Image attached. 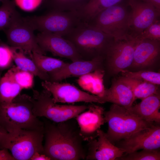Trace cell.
Instances as JSON below:
<instances>
[{"label": "cell", "mask_w": 160, "mask_h": 160, "mask_svg": "<svg viewBox=\"0 0 160 160\" xmlns=\"http://www.w3.org/2000/svg\"><path fill=\"white\" fill-rule=\"evenodd\" d=\"M131 7L130 36L135 38L156 20L160 12L152 5L140 0H128Z\"/></svg>", "instance_id": "cell-14"}, {"label": "cell", "mask_w": 160, "mask_h": 160, "mask_svg": "<svg viewBox=\"0 0 160 160\" xmlns=\"http://www.w3.org/2000/svg\"><path fill=\"white\" fill-rule=\"evenodd\" d=\"M103 56H99L92 60H78L67 63L49 76V81L60 82L70 77H79L96 70L102 68Z\"/></svg>", "instance_id": "cell-17"}, {"label": "cell", "mask_w": 160, "mask_h": 160, "mask_svg": "<svg viewBox=\"0 0 160 160\" xmlns=\"http://www.w3.org/2000/svg\"><path fill=\"white\" fill-rule=\"evenodd\" d=\"M36 37L38 45L46 52H49L72 62L83 60L72 44L63 37L44 32H40Z\"/></svg>", "instance_id": "cell-13"}, {"label": "cell", "mask_w": 160, "mask_h": 160, "mask_svg": "<svg viewBox=\"0 0 160 160\" xmlns=\"http://www.w3.org/2000/svg\"><path fill=\"white\" fill-rule=\"evenodd\" d=\"M33 97L19 94L10 103L0 104V130L10 132L19 129L44 130L43 121L33 112Z\"/></svg>", "instance_id": "cell-2"}, {"label": "cell", "mask_w": 160, "mask_h": 160, "mask_svg": "<svg viewBox=\"0 0 160 160\" xmlns=\"http://www.w3.org/2000/svg\"><path fill=\"white\" fill-rule=\"evenodd\" d=\"M139 40L130 36L127 39L113 40L103 55L108 71L116 74L131 66Z\"/></svg>", "instance_id": "cell-9"}, {"label": "cell", "mask_w": 160, "mask_h": 160, "mask_svg": "<svg viewBox=\"0 0 160 160\" xmlns=\"http://www.w3.org/2000/svg\"><path fill=\"white\" fill-rule=\"evenodd\" d=\"M41 84L44 89L51 94L55 103H105L102 97L82 91L69 83L46 81H42Z\"/></svg>", "instance_id": "cell-11"}, {"label": "cell", "mask_w": 160, "mask_h": 160, "mask_svg": "<svg viewBox=\"0 0 160 160\" xmlns=\"http://www.w3.org/2000/svg\"><path fill=\"white\" fill-rule=\"evenodd\" d=\"M29 56L39 68L47 74L49 77L67 63L59 59L35 52L32 53Z\"/></svg>", "instance_id": "cell-26"}, {"label": "cell", "mask_w": 160, "mask_h": 160, "mask_svg": "<svg viewBox=\"0 0 160 160\" xmlns=\"http://www.w3.org/2000/svg\"><path fill=\"white\" fill-rule=\"evenodd\" d=\"M144 2L151 4L160 12V0H140Z\"/></svg>", "instance_id": "cell-37"}, {"label": "cell", "mask_w": 160, "mask_h": 160, "mask_svg": "<svg viewBox=\"0 0 160 160\" xmlns=\"http://www.w3.org/2000/svg\"><path fill=\"white\" fill-rule=\"evenodd\" d=\"M34 31L21 17L4 31L10 46L22 50L29 56L33 52L46 55L37 42Z\"/></svg>", "instance_id": "cell-10"}, {"label": "cell", "mask_w": 160, "mask_h": 160, "mask_svg": "<svg viewBox=\"0 0 160 160\" xmlns=\"http://www.w3.org/2000/svg\"><path fill=\"white\" fill-rule=\"evenodd\" d=\"M123 0H90L85 6L76 11L81 21L88 23L100 12Z\"/></svg>", "instance_id": "cell-23"}, {"label": "cell", "mask_w": 160, "mask_h": 160, "mask_svg": "<svg viewBox=\"0 0 160 160\" xmlns=\"http://www.w3.org/2000/svg\"><path fill=\"white\" fill-rule=\"evenodd\" d=\"M121 72L123 76L148 82L157 85L160 84V73L159 72L145 71L132 72L126 69Z\"/></svg>", "instance_id": "cell-30"}, {"label": "cell", "mask_w": 160, "mask_h": 160, "mask_svg": "<svg viewBox=\"0 0 160 160\" xmlns=\"http://www.w3.org/2000/svg\"><path fill=\"white\" fill-rule=\"evenodd\" d=\"M119 3L102 11L87 23L111 36L115 41L127 39L130 36V11Z\"/></svg>", "instance_id": "cell-6"}, {"label": "cell", "mask_w": 160, "mask_h": 160, "mask_svg": "<svg viewBox=\"0 0 160 160\" xmlns=\"http://www.w3.org/2000/svg\"><path fill=\"white\" fill-rule=\"evenodd\" d=\"M13 62L10 46L0 39V70L10 68Z\"/></svg>", "instance_id": "cell-32"}, {"label": "cell", "mask_w": 160, "mask_h": 160, "mask_svg": "<svg viewBox=\"0 0 160 160\" xmlns=\"http://www.w3.org/2000/svg\"><path fill=\"white\" fill-rule=\"evenodd\" d=\"M15 81L23 89L32 88L34 84V75L15 65L8 70Z\"/></svg>", "instance_id": "cell-29"}, {"label": "cell", "mask_w": 160, "mask_h": 160, "mask_svg": "<svg viewBox=\"0 0 160 160\" xmlns=\"http://www.w3.org/2000/svg\"><path fill=\"white\" fill-rule=\"evenodd\" d=\"M90 0H46L49 10L77 11L86 5Z\"/></svg>", "instance_id": "cell-28"}, {"label": "cell", "mask_w": 160, "mask_h": 160, "mask_svg": "<svg viewBox=\"0 0 160 160\" xmlns=\"http://www.w3.org/2000/svg\"><path fill=\"white\" fill-rule=\"evenodd\" d=\"M48 156L43 153L36 152L31 157L30 160H50Z\"/></svg>", "instance_id": "cell-36"}, {"label": "cell", "mask_w": 160, "mask_h": 160, "mask_svg": "<svg viewBox=\"0 0 160 160\" xmlns=\"http://www.w3.org/2000/svg\"><path fill=\"white\" fill-rule=\"evenodd\" d=\"M33 112L36 117H44L54 122L59 123L75 118L87 109L86 105H59L55 103L51 94L44 89L33 90Z\"/></svg>", "instance_id": "cell-8"}, {"label": "cell", "mask_w": 160, "mask_h": 160, "mask_svg": "<svg viewBox=\"0 0 160 160\" xmlns=\"http://www.w3.org/2000/svg\"><path fill=\"white\" fill-rule=\"evenodd\" d=\"M14 62L16 65L21 69L29 72L43 81H49L48 74L41 71L29 57L24 51L10 46Z\"/></svg>", "instance_id": "cell-22"}, {"label": "cell", "mask_w": 160, "mask_h": 160, "mask_svg": "<svg viewBox=\"0 0 160 160\" xmlns=\"http://www.w3.org/2000/svg\"><path fill=\"white\" fill-rule=\"evenodd\" d=\"M88 106L87 111L75 118L81 137L84 141L88 142L97 137L98 131L105 122L103 107L93 104Z\"/></svg>", "instance_id": "cell-15"}, {"label": "cell", "mask_w": 160, "mask_h": 160, "mask_svg": "<svg viewBox=\"0 0 160 160\" xmlns=\"http://www.w3.org/2000/svg\"><path fill=\"white\" fill-rule=\"evenodd\" d=\"M14 0H5L0 7V31H5L21 16L16 9Z\"/></svg>", "instance_id": "cell-27"}, {"label": "cell", "mask_w": 160, "mask_h": 160, "mask_svg": "<svg viewBox=\"0 0 160 160\" xmlns=\"http://www.w3.org/2000/svg\"><path fill=\"white\" fill-rule=\"evenodd\" d=\"M63 37L72 44L85 60L103 56L108 45L113 40L111 36L83 22Z\"/></svg>", "instance_id": "cell-3"}, {"label": "cell", "mask_w": 160, "mask_h": 160, "mask_svg": "<svg viewBox=\"0 0 160 160\" xmlns=\"http://www.w3.org/2000/svg\"><path fill=\"white\" fill-rule=\"evenodd\" d=\"M44 130H0V149L9 150L16 160H30L36 152L44 153Z\"/></svg>", "instance_id": "cell-4"}, {"label": "cell", "mask_w": 160, "mask_h": 160, "mask_svg": "<svg viewBox=\"0 0 160 160\" xmlns=\"http://www.w3.org/2000/svg\"><path fill=\"white\" fill-rule=\"evenodd\" d=\"M74 119L59 123L43 119L44 153L51 160L85 159L86 148Z\"/></svg>", "instance_id": "cell-1"}, {"label": "cell", "mask_w": 160, "mask_h": 160, "mask_svg": "<svg viewBox=\"0 0 160 160\" xmlns=\"http://www.w3.org/2000/svg\"><path fill=\"white\" fill-rule=\"evenodd\" d=\"M23 18L34 31L51 33L63 37L82 22L76 11L49 10L43 15Z\"/></svg>", "instance_id": "cell-7"}, {"label": "cell", "mask_w": 160, "mask_h": 160, "mask_svg": "<svg viewBox=\"0 0 160 160\" xmlns=\"http://www.w3.org/2000/svg\"><path fill=\"white\" fill-rule=\"evenodd\" d=\"M159 149H143L123 155L117 160H159Z\"/></svg>", "instance_id": "cell-31"}, {"label": "cell", "mask_w": 160, "mask_h": 160, "mask_svg": "<svg viewBox=\"0 0 160 160\" xmlns=\"http://www.w3.org/2000/svg\"><path fill=\"white\" fill-rule=\"evenodd\" d=\"M15 2L16 4H18L20 8L24 10L31 11L36 7L40 2V0H16Z\"/></svg>", "instance_id": "cell-34"}, {"label": "cell", "mask_w": 160, "mask_h": 160, "mask_svg": "<svg viewBox=\"0 0 160 160\" xmlns=\"http://www.w3.org/2000/svg\"><path fill=\"white\" fill-rule=\"evenodd\" d=\"M160 108L159 95L154 94L142 99L140 103L127 109L148 122L160 124Z\"/></svg>", "instance_id": "cell-19"}, {"label": "cell", "mask_w": 160, "mask_h": 160, "mask_svg": "<svg viewBox=\"0 0 160 160\" xmlns=\"http://www.w3.org/2000/svg\"><path fill=\"white\" fill-rule=\"evenodd\" d=\"M118 79L131 89L135 100L142 99L153 95H159L156 84L123 76Z\"/></svg>", "instance_id": "cell-24"}, {"label": "cell", "mask_w": 160, "mask_h": 160, "mask_svg": "<svg viewBox=\"0 0 160 160\" xmlns=\"http://www.w3.org/2000/svg\"><path fill=\"white\" fill-rule=\"evenodd\" d=\"M160 52V41L148 39L139 40L135 49L131 66L138 68L149 66L159 58Z\"/></svg>", "instance_id": "cell-18"}, {"label": "cell", "mask_w": 160, "mask_h": 160, "mask_svg": "<svg viewBox=\"0 0 160 160\" xmlns=\"http://www.w3.org/2000/svg\"><path fill=\"white\" fill-rule=\"evenodd\" d=\"M102 98L105 103L111 102L126 108L131 107L135 100L131 89L119 79L113 82L110 88L105 89Z\"/></svg>", "instance_id": "cell-20"}, {"label": "cell", "mask_w": 160, "mask_h": 160, "mask_svg": "<svg viewBox=\"0 0 160 160\" xmlns=\"http://www.w3.org/2000/svg\"><path fill=\"white\" fill-rule=\"evenodd\" d=\"M22 89L8 70L0 81V104L11 103Z\"/></svg>", "instance_id": "cell-25"}, {"label": "cell", "mask_w": 160, "mask_h": 160, "mask_svg": "<svg viewBox=\"0 0 160 160\" xmlns=\"http://www.w3.org/2000/svg\"><path fill=\"white\" fill-rule=\"evenodd\" d=\"M97 137V140L95 138L88 141L85 159L116 160L124 155V152L112 143L106 133L100 129Z\"/></svg>", "instance_id": "cell-16"}, {"label": "cell", "mask_w": 160, "mask_h": 160, "mask_svg": "<svg viewBox=\"0 0 160 160\" xmlns=\"http://www.w3.org/2000/svg\"><path fill=\"white\" fill-rule=\"evenodd\" d=\"M2 71L0 70V79H1V74H2Z\"/></svg>", "instance_id": "cell-38"}, {"label": "cell", "mask_w": 160, "mask_h": 160, "mask_svg": "<svg viewBox=\"0 0 160 160\" xmlns=\"http://www.w3.org/2000/svg\"><path fill=\"white\" fill-rule=\"evenodd\" d=\"M5 0H0V2H3V1H5Z\"/></svg>", "instance_id": "cell-39"}, {"label": "cell", "mask_w": 160, "mask_h": 160, "mask_svg": "<svg viewBox=\"0 0 160 160\" xmlns=\"http://www.w3.org/2000/svg\"><path fill=\"white\" fill-rule=\"evenodd\" d=\"M115 146L125 154L140 149L156 150L160 148V124H154L116 143Z\"/></svg>", "instance_id": "cell-12"}, {"label": "cell", "mask_w": 160, "mask_h": 160, "mask_svg": "<svg viewBox=\"0 0 160 160\" xmlns=\"http://www.w3.org/2000/svg\"><path fill=\"white\" fill-rule=\"evenodd\" d=\"M108 129L106 133L113 144L155 123H150L130 112L127 108L113 104L104 113Z\"/></svg>", "instance_id": "cell-5"}, {"label": "cell", "mask_w": 160, "mask_h": 160, "mask_svg": "<svg viewBox=\"0 0 160 160\" xmlns=\"http://www.w3.org/2000/svg\"><path fill=\"white\" fill-rule=\"evenodd\" d=\"M135 38L139 40L148 39L160 41V20H156Z\"/></svg>", "instance_id": "cell-33"}, {"label": "cell", "mask_w": 160, "mask_h": 160, "mask_svg": "<svg viewBox=\"0 0 160 160\" xmlns=\"http://www.w3.org/2000/svg\"><path fill=\"white\" fill-rule=\"evenodd\" d=\"M0 160H16L8 150L6 149L0 150Z\"/></svg>", "instance_id": "cell-35"}, {"label": "cell", "mask_w": 160, "mask_h": 160, "mask_svg": "<svg viewBox=\"0 0 160 160\" xmlns=\"http://www.w3.org/2000/svg\"><path fill=\"white\" fill-rule=\"evenodd\" d=\"M104 75L102 68L98 69L79 77L77 82L84 90L102 97L105 90L103 84Z\"/></svg>", "instance_id": "cell-21"}]
</instances>
